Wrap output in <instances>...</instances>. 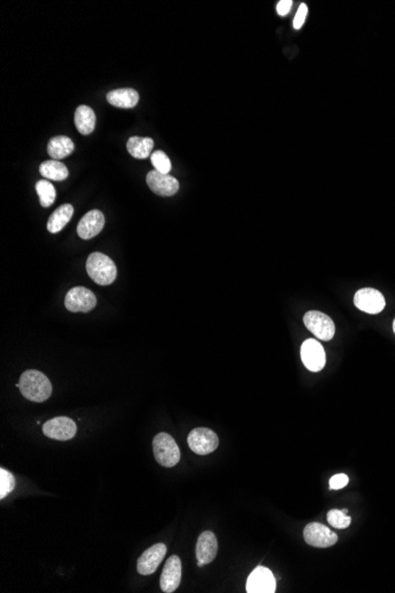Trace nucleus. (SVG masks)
I'll use <instances>...</instances> for the list:
<instances>
[{
  "label": "nucleus",
  "mask_w": 395,
  "mask_h": 593,
  "mask_svg": "<svg viewBox=\"0 0 395 593\" xmlns=\"http://www.w3.org/2000/svg\"><path fill=\"white\" fill-rule=\"evenodd\" d=\"M151 161H152L153 166L156 171L160 173L168 174L172 170V164H171L170 158L166 153L163 151H156L152 153L151 156Z\"/></svg>",
  "instance_id": "393cba45"
},
{
  "label": "nucleus",
  "mask_w": 395,
  "mask_h": 593,
  "mask_svg": "<svg viewBox=\"0 0 395 593\" xmlns=\"http://www.w3.org/2000/svg\"><path fill=\"white\" fill-rule=\"evenodd\" d=\"M17 386L21 395L31 402H45L53 393V385L49 378L42 372L36 370L25 371Z\"/></svg>",
  "instance_id": "f257e3e1"
},
{
  "label": "nucleus",
  "mask_w": 395,
  "mask_h": 593,
  "mask_svg": "<svg viewBox=\"0 0 395 593\" xmlns=\"http://www.w3.org/2000/svg\"><path fill=\"white\" fill-rule=\"evenodd\" d=\"M348 484H350V477L347 476L346 474H337L329 481V487L332 491H339L346 487Z\"/></svg>",
  "instance_id": "bb28decb"
},
{
  "label": "nucleus",
  "mask_w": 395,
  "mask_h": 593,
  "mask_svg": "<svg viewBox=\"0 0 395 593\" xmlns=\"http://www.w3.org/2000/svg\"><path fill=\"white\" fill-rule=\"evenodd\" d=\"M96 115L88 106H80L75 113V126L82 135H89L95 129Z\"/></svg>",
  "instance_id": "6ab92c4d"
},
{
  "label": "nucleus",
  "mask_w": 395,
  "mask_h": 593,
  "mask_svg": "<svg viewBox=\"0 0 395 593\" xmlns=\"http://www.w3.org/2000/svg\"><path fill=\"white\" fill-rule=\"evenodd\" d=\"M154 141L151 138H141V137H131L127 142V149L131 156L135 159H147L152 156Z\"/></svg>",
  "instance_id": "412c9836"
},
{
  "label": "nucleus",
  "mask_w": 395,
  "mask_h": 593,
  "mask_svg": "<svg viewBox=\"0 0 395 593\" xmlns=\"http://www.w3.org/2000/svg\"><path fill=\"white\" fill-rule=\"evenodd\" d=\"M75 145L72 140L64 135L55 137L48 144V154L53 160H60L70 156L74 152Z\"/></svg>",
  "instance_id": "a211bd4d"
},
{
  "label": "nucleus",
  "mask_w": 395,
  "mask_h": 593,
  "mask_svg": "<svg viewBox=\"0 0 395 593\" xmlns=\"http://www.w3.org/2000/svg\"><path fill=\"white\" fill-rule=\"evenodd\" d=\"M97 300L92 290L83 287H75L69 290L64 300V304L67 311L72 313H88L96 307Z\"/></svg>",
  "instance_id": "423d86ee"
},
{
  "label": "nucleus",
  "mask_w": 395,
  "mask_h": 593,
  "mask_svg": "<svg viewBox=\"0 0 395 593\" xmlns=\"http://www.w3.org/2000/svg\"><path fill=\"white\" fill-rule=\"evenodd\" d=\"M303 321L307 328L318 339L329 341L334 338L335 325L328 315L318 311H308L304 315Z\"/></svg>",
  "instance_id": "39448f33"
},
{
  "label": "nucleus",
  "mask_w": 395,
  "mask_h": 593,
  "mask_svg": "<svg viewBox=\"0 0 395 593\" xmlns=\"http://www.w3.org/2000/svg\"><path fill=\"white\" fill-rule=\"evenodd\" d=\"M327 520H328L329 525H332L334 528H339V530H345L350 527L352 519L350 516L346 513H343L340 509H332L329 511L327 514Z\"/></svg>",
  "instance_id": "b1692460"
},
{
  "label": "nucleus",
  "mask_w": 395,
  "mask_h": 593,
  "mask_svg": "<svg viewBox=\"0 0 395 593\" xmlns=\"http://www.w3.org/2000/svg\"><path fill=\"white\" fill-rule=\"evenodd\" d=\"M167 547L165 544H156L142 553L138 560V572L141 576H149L156 572L160 564L166 557Z\"/></svg>",
  "instance_id": "f8f14e48"
},
{
  "label": "nucleus",
  "mask_w": 395,
  "mask_h": 593,
  "mask_svg": "<svg viewBox=\"0 0 395 593\" xmlns=\"http://www.w3.org/2000/svg\"><path fill=\"white\" fill-rule=\"evenodd\" d=\"M275 591V576L264 566H258L247 578V592L274 593Z\"/></svg>",
  "instance_id": "9b49d317"
},
{
  "label": "nucleus",
  "mask_w": 395,
  "mask_h": 593,
  "mask_svg": "<svg viewBox=\"0 0 395 593\" xmlns=\"http://www.w3.org/2000/svg\"><path fill=\"white\" fill-rule=\"evenodd\" d=\"M301 358L304 366L311 372H320L325 366V348L318 340L308 339L301 347Z\"/></svg>",
  "instance_id": "1a4fd4ad"
},
{
  "label": "nucleus",
  "mask_w": 395,
  "mask_h": 593,
  "mask_svg": "<svg viewBox=\"0 0 395 593\" xmlns=\"http://www.w3.org/2000/svg\"><path fill=\"white\" fill-rule=\"evenodd\" d=\"M217 553H218V541H217L215 534L210 530L202 532L195 546L198 566L202 567L213 562L217 557Z\"/></svg>",
  "instance_id": "2eb2a0df"
},
{
  "label": "nucleus",
  "mask_w": 395,
  "mask_h": 593,
  "mask_svg": "<svg viewBox=\"0 0 395 593\" xmlns=\"http://www.w3.org/2000/svg\"><path fill=\"white\" fill-rule=\"evenodd\" d=\"M104 228V215L99 210H92L83 215L77 225L78 236L82 240H92Z\"/></svg>",
  "instance_id": "dca6fc26"
},
{
  "label": "nucleus",
  "mask_w": 395,
  "mask_h": 593,
  "mask_svg": "<svg viewBox=\"0 0 395 593\" xmlns=\"http://www.w3.org/2000/svg\"><path fill=\"white\" fill-rule=\"evenodd\" d=\"M293 1L291 0H281L278 4H277V14L281 16V17H284L286 14H289L290 10H291V7H293Z\"/></svg>",
  "instance_id": "c85d7f7f"
},
{
  "label": "nucleus",
  "mask_w": 395,
  "mask_h": 593,
  "mask_svg": "<svg viewBox=\"0 0 395 593\" xmlns=\"http://www.w3.org/2000/svg\"><path fill=\"white\" fill-rule=\"evenodd\" d=\"M39 172L43 177L50 181H63L69 176V171L64 164L57 160H48L39 166Z\"/></svg>",
  "instance_id": "4be33fe9"
},
{
  "label": "nucleus",
  "mask_w": 395,
  "mask_h": 593,
  "mask_svg": "<svg viewBox=\"0 0 395 593\" xmlns=\"http://www.w3.org/2000/svg\"><path fill=\"white\" fill-rule=\"evenodd\" d=\"M36 191L38 193L39 201L43 208H49L56 201V190L50 181H39L36 184Z\"/></svg>",
  "instance_id": "5701e85b"
},
{
  "label": "nucleus",
  "mask_w": 395,
  "mask_h": 593,
  "mask_svg": "<svg viewBox=\"0 0 395 593\" xmlns=\"http://www.w3.org/2000/svg\"><path fill=\"white\" fill-rule=\"evenodd\" d=\"M14 487H16V480H14L13 475L1 468L0 469V498L3 500L6 498L7 495L13 491Z\"/></svg>",
  "instance_id": "a878e982"
},
{
  "label": "nucleus",
  "mask_w": 395,
  "mask_h": 593,
  "mask_svg": "<svg viewBox=\"0 0 395 593\" xmlns=\"http://www.w3.org/2000/svg\"><path fill=\"white\" fill-rule=\"evenodd\" d=\"M146 181L149 188L161 197H171L179 191V181L170 174L160 173L156 170L151 171Z\"/></svg>",
  "instance_id": "ddd939ff"
},
{
  "label": "nucleus",
  "mask_w": 395,
  "mask_h": 593,
  "mask_svg": "<svg viewBox=\"0 0 395 593\" xmlns=\"http://www.w3.org/2000/svg\"><path fill=\"white\" fill-rule=\"evenodd\" d=\"M89 277L99 286H109L117 279V269L112 258L102 252H92L87 260Z\"/></svg>",
  "instance_id": "f03ea898"
},
{
  "label": "nucleus",
  "mask_w": 395,
  "mask_h": 593,
  "mask_svg": "<svg viewBox=\"0 0 395 593\" xmlns=\"http://www.w3.org/2000/svg\"><path fill=\"white\" fill-rule=\"evenodd\" d=\"M77 425L67 417H56L43 425V434L56 441H69L76 436Z\"/></svg>",
  "instance_id": "0eeeda50"
},
{
  "label": "nucleus",
  "mask_w": 395,
  "mask_h": 593,
  "mask_svg": "<svg viewBox=\"0 0 395 593\" xmlns=\"http://www.w3.org/2000/svg\"><path fill=\"white\" fill-rule=\"evenodd\" d=\"M308 16V7L305 4H301L298 10H297L296 16L293 18V28L295 30H300L305 23Z\"/></svg>",
  "instance_id": "cd10ccee"
},
{
  "label": "nucleus",
  "mask_w": 395,
  "mask_h": 593,
  "mask_svg": "<svg viewBox=\"0 0 395 593\" xmlns=\"http://www.w3.org/2000/svg\"><path fill=\"white\" fill-rule=\"evenodd\" d=\"M139 99H140L139 92L131 88L115 89L107 94V101L112 106L124 108V109H129L136 106Z\"/></svg>",
  "instance_id": "f3484780"
},
{
  "label": "nucleus",
  "mask_w": 395,
  "mask_h": 593,
  "mask_svg": "<svg viewBox=\"0 0 395 593\" xmlns=\"http://www.w3.org/2000/svg\"><path fill=\"white\" fill-rule=\"evenodd\" d=\"M188 443L197 455H208L218 448L219 438L211 429L197 427L188 434Z\"/></svg>",
  "instance_id": "20e7f679"
},
{
  "label": "nucleus",
  "mask_w": 395,
  "mask_h": 593,
  "mask_svg": "<svg viewBox=\"0 0 395 593\" xmlns=\"http://www.w3.org/2000/svg\"><path fill=\"white\" fill-rule=\"evenodd\" d=\"M183 566L178 555H172L165 564L163 575L160 577V587L163 592L172 593L177 590L181 582Z\"/></svg>",
  "instance_id": "4468645a"
},
{
  "label": "nucleus",
  "mask_w": 395,
  "mask_h": 593,
  "mask_svg": "<svg viewBox=\"0 0 395 593\" xmlns=\"http://www.w3.org/2000/svg\"><path fill=\"white\" fill-rule=\"evenodd\" d=\"M354 304L360 311L368 314H379L386 306L385 297L379 290L364 288L355 294Z\"/></svg>",
  "instance_id": "9d476101"
},
{
  "label": "nucleus",
  "mask_w": 395,
  "mask_h": 593,
  "mask_svg": "<svg viewBox=\"0 0 395 593\" xmlns=\"http://www.w3.org/2000/svg\"><path fill=\"white\" fill-rule=\"evenodd\" d=\"M304 540L313 547H332L337 543V535L329 527L322 523H313L305 526L303 530Z\"/></svg>",
  "instance_id": "6e6552de"
},
{
  "label": "nucleus",
  "mask_w": 395,
  "mask_h": 593,
  "mask_svg": "<svg viewBox=\"0 0 395 593\" xmlns=\"http://www.w3.org/2000/svg\"><path fill=\"white\" fill-rule=\"evenodd\" d=\"M72 215H74L72 205H60V208L55 210L53 215H50L49 220H48V231L51 233H60V230L64 229V226L70 222Z\"/></svg>",
  "instance_id": "aec40b11"
},
{
  "label": "nucleus",
  "mask_w": 395,
  "mask_h": 593,
  "mask_svg": "<svg viewBox=\"0 0 395 593\" xmlns=\"http://www.w3.org/2000/svg\"><path fill=\"white\" fill-rule=\"evenodd\" d=\"M153 452L156 462L165 468L177 466L180 461V449L171 434L160 432L153 439Z\"/></svg>",
  "instance_id": "7ed1b4c3"
},
{
  "label": "nucleus",
  "mask_w": 395,
  "mask_h": 593,
  "mask_svg": "<svg viewBox=\"0 0 395 593\" xmlns=\"http://www.w3.org/2000/svg\"><path fill=\"white\" fill-rule=\"evenodd\" d=\"M393 331H394V333H395V319H394V321H393Z\"/></svg>",
  "instance_id": "c756f323"
}]
</instances>
